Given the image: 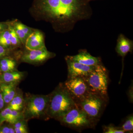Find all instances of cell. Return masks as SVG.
I'll return each mask as SVG.
<instances>
[{
	"mask_svg": "<svg viewBox=\"0 0 133 133\" xmlns=\"http://www.w3.org/2000/svg\"><path fill=\"white\" fill-rule=\"evenodd\" d=\"M36 12L58 29L70 30L78 22L90 17L88 0H34Z\"/></svg>",
	"mask_w": 133,
	"mask_h": 133,
	"instance_id": "6da1fadb",
	"label": "cell"
},
{
	"mask_svg": "<svg viewBox=\"0 0 133 133\" xmlns=\"http://www.w3.org/2000/svg\"><path fill=\"white\" fill-rule=\"evenodd\" d=\"M50 95L48 118L58 121L76 106L63 83H59Z\"/></svg>",
	"mask_w": 133,
	"mask_h": 133,
	"instance_id": "7a4b0ae2",
	"label": "cell"
},
{
	"mask_svg": "<svg viewBox=\"0 0 133 133\" xmlns=\"http://www.w3.org/2000/svg\"><path fill=\"white\" fill-rule=\"evenodd\" d=\"M50 95L26 94L24 97V104L22 111L25 120L47 117Z\"/></svg>",
	"mask_w": 133,
	"mask_h": 133,
	"instance_id": "3957f363",
	"label": "cell"
},
{
	"mask_svg": "<svg viewBox=\"0 0 133 133\" xmlns=\"http://www.w3.org/2000/svg\"><path fill=\"white\" fill-rule=\"evenodd\" d=\"M108 99V97L98 94L90 92L76 105L97 124L105 109Z\"/></svg>",
	"mask_w": 133,
	"mask_h": 133,
	"instance_id": "277c9868",
	"label": "cell"
},
{
	"mask_svg": "<svg viewBox=\"0 0 133 133\" xmlns=\"http://www.w3.org/2000/svg\"><path fill=\"white\" fill-rule=\"evenodd\" d=\"M58 121L63 125L78 132L87 129L94 128L97 124L77 105Z\"/></svg>",
	"mask_w": 133,
	"mask_h": 133,
	"instance_id": "5b68a950",
	"label": "cell"
},
{
	"mask_svg": "<svg viewBox=\"0 0 133 133\" xmlns=\"http://www.w3.org/2000/svg\"><path fill=\"white\" fill-rule=\"evenodd\" d=\"M84 78L91 92L108 97V73L102 63L95 66L93 70Z\"/></svg>",
	"mask_w": 133,
	"mask_h": 133,
	"instance_id": "8992f818",
	"label": "cell"
},
{
	"mask_svg": "<svg viewBox=\"0 0 133 133\" xmlns=\"http://www.w3.org/2000/svg\"><path fill=\"white\" fill-rule=\"evenodd\" d=\"M63 84L76 104H78L91 92L84 78H69Z\"/></svg>",
	"mask_w": 133,
	"mask_h": 133,
	"instance_id": "52a82bcc",
	"label": "cell"
},
{
	"mask_svg": "<svg viewBox=\"0 0 133 133\" xmlns=\"http://www.w3.org/2000/svg\"><path fill=\"white\" fill-rule=\"evenodd\" d=\"M55 53L49 51L46 48L38 50L26 49L22 54L21 60L30 64H39L55 57Z\"/></svg>",
	"mask_w": 133,
	"mask_h": 133,
	"instance_id": "ba28073f",
	"label": "cell"
},
{
	"mask_svg": "<svg viewBox=\"0 0 133 133\" xmlns=\"http://www.w3.org/2000/svg\"><path fill=\"white\" fill-rule=\"evenodd\" d=\"M0 44L12 51L22 44L10 22L7 28L0 33Z\"/></svg>",
	"mask_w": 133,
	"mask_h": 133,
	"instance_id": "9c48e42d",
	"label": "cell"
},
{
	"mask_svg": "<svg viewBox=\"0 0 133 133\" xmlns=\"http://www.w3.org/2000/svg\"><path fill=\"white\" fill-rule=\"evenodd\" d=\"M68 67V78L76 77L85 78L93 70L96 66H90L74 62L65 57Z\"/></svg>",
	"mask_w": 133,
	"mask_h": 133,
	"instance_id": "30bf717a",
	"label": "cell"
},
{
	"mask_svg": "<svg viewBox=\"0 0 133 133\" xmlns=\"http://www.w3.org/2000/svg\"><path fill=\"white\" fill-rule=\"evenodd\" d=\"M66 57L72 61L88 66H96L102 64L100 58L93 56L85 50H81L74 56Z\"/></svg>",
	"mask_w": 133,
	"mask_h": 133,
	"instance_id": "8fae6325",
	"label": "cell"
},
{
	"mask_svg": "<svg viewBox=\"0 0 133 133\" xmlns=\"http://www.w3.org/2000/svg\"><path fill=\"white\" fill-rule=\"evenodd\" d=\"M24 45L26 49L28 50L41 49L46 48L43 34L40 30L35 29L27 38Z\"/></svg>",
	"mask_w": 133,
	"mask_h": 133,
	"instance_id": "7c38bea8",
	"label": "cell"
},
{
	"mask_svg": "<svg viewBox=\"0 0 133 133\" xmlns=\"http://www.w3.org/2000/svg\"><path fill=\"white\" fill-rule=\"evenodd\" d=\"M133 49V41L127 38L123 34H120L118 37L115 50L118 55L124 58L128 52H132Z\"/></svg>",
	"mask_w": 133,
	"mask_h": 133,
	"instance_id": "4fadbf2b",
	"label": "cell"
},
{
	"mask_svg": "<svg viewBox=\"0 0 133 133\" xmlns=\"http://www.w3.org/2000/svg\"><path fill=\"white\" fill-rule=\"evenodd\" d=\"M10 22L22 43L24 45L27 38L35 29L31 28L21 22L16 20Z\"/></svg>",
	"mask_w": 133,
	"mask_h": 133,
	"instance_id": "5bb4252c",
	"label": "cell"
},
{
	"mask_svg": "<svg viewBox=\"0 0 133 133\" xmlns=\"http://www.w3.org/2000/svg\"><path fill=\"white\" fill-rule=\"evenodd\" d=\"M17 83H0V91L2 94L5 101V107H7L15 97L18 88Z\"/></svg>",
	"mask_w": 133,
	"mask_h": 133,
	"instance_id": "9a60e30c",
	"label": "cell"
},
{
	"mask_svg": "<svg viewBox=\"0 0 133 133\" xmlns=\"http://www.w3.org/2000/svg\"><path fill=\"white\" fill-rule=\"evenodd\" d=\"M25 73L17 70L0 73V83L19 84L24 78Z\"/></svg>",
	"mask_w": 133,
	"mask_h": 133,
	"instance_id": "2e32d148",
	"label": "cell"
},
{
	"mask_svg": "<svg viewBox=\"0 0 133 133\" xmlns=\"http://www.w3.org/2000/svg\"><path fill=\"white\" fill-rule=\"evenodd\" d=\"M17 62L15 59L10 56L0 59V73L16 70Z\"/></svg>",
	"mask_w": 133,
	"mask_h": 133,
	"instance_id": "e0dca14e",
	"label": "cell"
},
{
	"mask_svg": "<svg viewBox=\"0 0 133 133\" xmlns=\"http://www.w3.org/2000/svg\"><path fill=\"white\" fill-rule=\"evenodd\" d=\"M24 104V97L21 90L18 88L17 92L7 107L12 110L22 111Z\"/></svg>",
	"mask_w": 133,
	"mask_h": 133,
	"instance_id": "ac0fdd59",
	"label": "cell"
},
{
	"mask_svg": "<svg viewBox=\"0 0 133 133\" xmlns=\"http://www.w3.org/2000/svg\"><path fill=\"white\" fill-rule=\"evenodd\" d=\"M120 127L125 132H133V114L128 115L124 120Z\"/></svg>",
	"mask_w": 133,
	"mask_h": 133,
	"instance_id": "d6986e66",
	"label": "cell"
},
{
	"mask_svg": "<svg viewBox=\"0 0 133 133\" xmlns=\"http://www.w3.org/2000/svg\"><path fill=\"white\" fill-rule=\"evenodd\" d=\"M27 121L24 119H22L12 125L15 133H29Z\"/></svg>",
	"mask_w": 133,
	"mask_h": 133,
	"instance_id": "ffe728a7",
	"label": "cell"
},
{
	"mask_svg": "<svg viewBox=\"0 0 133 133\" xmlns=\"http://www.w3.org/2000/svg\"><path fill=\"white\" fill-rule=\"evenodd\" d=\"M22 119H24V118L22 111L11 109L6 122L12 125Z\"/></svg>",
	"mask_w": 133,
	"mask_h": 133,
	"instance_id": "44dd1931",
	"label": "cell"
},
{
	"mask_svg": "<svg viewBox=\"0 0 133 133\" xmlns=\"http://www.w3.org/2000/svg\"><path fill=\"white\" fill-rule=\"evenodd\" d=\"M103 133H125L121 128L119 126L116 127L112 124L108 125H104L102 127Z\"/></svg>",
	"mask_w": 133,
	"mask_h": 133,
	"instance_id": "7402d4cb",
	"label": "cell"
},
{
	"mask_svg": "<svg viewBox=\"0 0 133 133\" xmlns=\"http://www.w3.org/2000/svg\"><path fill=\"white\" fill-rule=\"evenodd\" d=\"M12 50L8 49L0 44V59L10 56Z\"/></svg>",
	"mask_w": 133,
	"mask_h": 133,
	"instance_id": "603a6c76",
	"label": "cell"
},
{
	"mask_svg": "<svg viewBox=\"0 0 133 133\" xmlns=\"http://www.w3.org/2000/svg\"><path fill=\"white\" fill-rule=\"evenodd\" d=\"M0 133H15L13 125L0 126Z\"/></svg>",
	"mask_w": 133,
	"mask_h": 133,
	"instance_id": "cb8c5ba5",
	"label": "cell"
},
{
	"mask_svg": "<svg viewBox=\"0 0 133 133\" xmlns=\"http://www.w3.org/2000/svg\"><path fill=\"white\" fill-rule=\"evenodd\" d=\"M9 22H0V33L7 28L9 25Z\"/></svg>",
	"mask_w": 133,
	"mask_h": 133,
	"instance_id": "d4e9b609",
	"label": "cell"
},
{
	"mask_svg": "<svg viewBox=\"0 0 133 133\" xmlns=\"http://www.w3.org/2000/svg\"><path fill=\"white\" fill-rule=\"evenodd\" d=\"M5 107V101L3 97L2 94L0 91V112L4 109Z\"/></svg>",
	"mask_w": 133,
	"mask_h": 133,
	"instance_id": "484cf974",
	"label": "cell"
},
{
	"mask_svg": "<svg viewBox=\"0 0 133 133\" xmlns=\"http://www.w3.org/2000/svg\"><path fill=\"white\" fill-rule=\"evenodd\" d=\"M128 91V97L131 100V102H133V86L132 85H131Z\"/></svg>",
	"mask_w": 133,
	"mask_h": 133,
	"instance_id": "4316f807",
	"label": "cell"
},
{
	"mask_svg": "<svg viewBox=\"0 0 133 133\" xmlns=\"http://www.w3.org/2000/svg\"><path fill=\"white\" fill-rule=\"evenodd\" d=\"M88 1H89V2H90L91 1H94V0H88Z\"/></svg>",
	"mask_w": 133,
	"mask_h": 133,
	"instance_id": "83f0119b",
	"label": "cell"
}]
</instances>
